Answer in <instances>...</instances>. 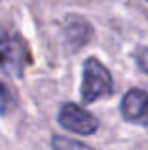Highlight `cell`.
<instances>
[{
	"instance_id": "52a82bcc",
	"label": "cell",
	"mask_w": 148,
	"mask_h": 150,
	"mask_svg": "<svg viewBox=\"0 0 148 150\" xmlns=\"http://www.w3.org/2000/svg\"><path fill=\"white\" fill-rule=\"evenodd\" d=\"M13 106H15V101H13L11 91L0 82V116H6L8 112H11Z\"/></svg>"
},
{
	"instance_id": "7a4b0ae2",
	"label": "cell",
	"mask_w": 148,
	"mask_h": 150,
	"mask_svg": "<svg viewBox=\"0 0 148 150\" xmlns=\"http://www.w3.org/2000/svg\"><path fill=\"white\" fill-rule=\"evenodd\" d=\"M29 65V50L17 34L0 30V69L10 76H21Z\"/></svg>"
},
{
	"instance_id": "3957f363",
	"label": "cell",
	"mask_w": 148,
	"mask_h": 150,
	"mask_svg": "<svg viewBox=\"0 0 148 150\" xmlns=\"http://www.w3.org/2000/svg\"><path fill=\"white\" fill-rule=\"evenodd\" d=\"M57 122L61 127L76 133V135H93L99 129V120L91 112H87L85 108L74 105V103H65L61 106Z\"/></svg>"
},
{
	"instance_id": "9c48e42d",
	"label": "cell",
	"mask_w": 148,
	"mask_h": 150,
	"mask_svg": "<svg viewBox=\"0 0 148 150\" xmlns=\"http://www.w3.org/2000/svg\"><path fill=\"white\" fill-rule=\"evenodd\" d=\"M146 2H148V0H146Z\"/></svg>"
},
{
	"instance_id": "ba28073f",
	"label": "cell",
	"mask_w": 148,
	"mask_h": 150,
	"mask_svg": "<svg viewBox=\"0 0 148 150\" xmlns=\"http://www.w3.org/2000/svg\"><path fill=\"white\" fill-rule=\"evenodd\" d=\"M135 59H137L139 69L148 74V48H141L137 53H135Z\"/></svg>"
},
{
	"instance_id": "5b68a950",
	"label": "cell",
	"mask_w": 148,
	"mask_h": 150,
	"mask_svg": "<svg viewBox=\"0 0 148 150\" xmlns=\"http://www.w3.org/2000/svg\"><path fill=\"white\" fill-rule=\"evenodd\" d=\"M63 33H65V42L72 51H78L82 46H85L91 40L93 29L84 17L80 15H68L65 19L63 25Z\"/></svg>"
},
{
	"instance_id": "6da1fadb",
	"label": "cell",
	"mask_w": 148,
	"mask_h": 150,
	"mask_svg": "<svg viewBox=\"0 0 148 150\" xmlns=\"http://www.w3.org/2000/svg\"><path fill=\"white\" fill-rule=\"evenodd\" d=\"M114 86H112V76L108 69L95 57H87L82 69V86H80V97L85 105L106 99L112 95Z\"/></svg>"
},
{
	"instance_id": "8992f818",
	"label": "cell",
	"mask_w": 148,
	"mask_h": 150,
	"mask_svg": "<svg viewBox=\"0 0 148 150\" xmlns=\"http://www.w3.org/2000/svg\"><path fill=\"white\" fill-rule=\"evenodd\" d=\"M51 146H53V150H93L91 146L80 143V141L68 139V137H63V135H53Z\"/></svg>"
},
{
	"instance_id": "277c9868",
	"label": "cell",
	"mask_w": 148,
	"mask_h": 150,
	"mask_svg": "<svg viewBox=\"0 0 148 150\" xmlns=\"http://www.w3.org/2000/svg\"><path fill=\"white\" fill-rule=\"evenodd\" d=\"M120 112H122L123 120L129 124L148 127V93L139 88L129 89L122 99Z\"/></svg>"
}]
</instances>
